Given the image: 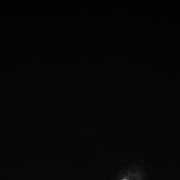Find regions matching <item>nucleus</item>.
Instances as JSON below:
<instances>
[{"mask_svg":"<svg viewBox=\"0 0 180 180\" xmlns=\"http://www.w3.org/2000/svg\"></svg>","mask_w":180,"mask_h":180,"instance_id":"nucleus-1","label":"nucleus"}]
</instances>
